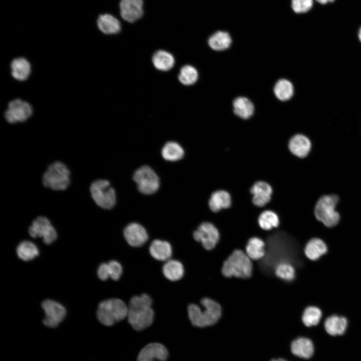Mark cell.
<instances>
[{"label": "cell", "instance_id": "1", "mask_svg": "<svg viewBox=\"0 0 361 361\" xmlns=\"http://www.w3.org/2000/svg\"><path fill=\"white\" fill-rule=\"evenodd\" d=\"M152 303L151 297L145 293L131 298L128 306L127 318L135 330H143L152 324L154 318Z\"/></svg>", "mask_w": 361, "mask_h": 361}, {"label": "cell", "instance_id": "2", "mask_svg": "<svg viewBox=\"0 0 361 361\" xmlns=\"http://www.w3.org/2000/svg\"><path fill=\"white\" fill-rule=\"evenodd\" d=\"M201 304L203 309L194 303L188 306V315L192 324L198 327H205L216 323L222 315L221 305L208 297L202 298Z\"/></svg>", "mask_w": 361, "mask_h": 361}, {"label": "cell", "instance_id": "3", "mask_svg": "<svg viewBox=\"0 0 361 361\" xmlns=\"http://www.w3.org/2000/svg\"><path fill=\"white\" fill-rule=\"evenodd\" d=\"M221 273L226 278H249L253 273V263L246 252L236 249L224 261Z\"/></svg>", "mask_w": 361, "mask_h": 361}, {"label": "cell", "instance_id": "4", "mask_svg": "<svg viewBox=\"0 0 361 361\" xmlns=\"http://www.w3.org/2000/svg\"><path fill=\"white\" fill-rule=\"evenodd\" d=\"M42 184L56 192L64 191L71 184V171L63 162L56 160L48 165L42 176Z\"/></svg>", "mask_w": 361, "mask_h": 361}, {"label": "cell", "instance_id": "5", "mask_svg": "<svg viewBox=\"0 0 361 361\" xmlns=\"http://www.w3.org/2000/svg\"><path fill=\"white\" fill-rule=\"evenodd\" d=\"M128 309V306L120 299H108L99 304L97 317L102 324L111 326L127 317Z\"/></svg>", "mask_w": 361, "mask_h": 361}, {"label": "cell", "instance_id": "6", "mask_svg": "<svg viewBox=\"0 0 361 361\" xmlns=\"http://www.w3.org/2000/svg\"><path fill=\"white\" fill-rule=\"evenodd\" d=\"M89 191L92 201L98 207L110 210L115 206L116 202L115 191L108 180L97 179L92 181Z\"/></svg>", "mask_w": 361, "mask_h": 361}, {"label": "cell", "instance_id": "7", "mask_svg": "<svg viewBox=\"0 0 361 361\" xmlns=\"http://www.w3.org/2000/svg\"><path fill=\"white\" fill-rule=\"evenodd\" d=\"M338 201V197L335 195L321 197L314 207V215L316 219L327 227L337 225L340 219L339 213L335 211Z\"/></svg>", "mask_w": 361, "mask_h": 361}, {"label": "cell", "instance_id": "8", "mask_svg": "<svg viewBox=\"0 0 361 361\" xmlns=\"http://www.w3.org/2000/svg\"><path fill=\"white\" fill-rule=\"evenodd\" d=\"M139 191L145 195L155 193L159 188V180L153 170L147 165L137 169L133 176Z\"/></svg>", "mask_w": 361, "mask_h": 361}, {"label": "cell", "instance_id": "9", "mask_svg": "<svg viewBox=\"0 0 361 361\" xmlns=\"http://www.w3.org/2000/svg\"><path fill=\"white\" fill-rule=\"evenodd\" d=\"M28 232L32 238H42L46 244H51L57 237L55 228L50 220L44 216H38L33 220Z\"/></svg>", "mask_w": 361, "mask_h": 361}, {"label": "cell", "instance_id": "10", "mask_svg": "<svg viewBox=\"0 0 361 361\" xmlns=\"http://www.w3.org/2000/svg\"><path fill=\"white\" fill-rule=\"evenodd\" d=\"M33 112L32 106L28 102L15 99L9 103L4 117L10 124L24 122L31 117Z\"/></svg>", "mask_w": 361, "mask_h": 361}, {"label": "cell", "instance_id": "11", "mask_svg": "<svg viewBox=\"0 0 361 361\" xmlns=\"http://www.w3.org/2000/svg\"><path fill=\"white\" fill-rule=\"evenodd\" d=\"M195 240L201 243L207 250L214 249L220 240V233L212 223L205 222L201 224L193 233Z\"/></svg>", "mask_w": 361, "mask_h": 361}, {"label": "cell", "instance_id": "12", "mask_svg": "<svg viewBox=\"0 0 361 361\" xmlns=\"http://www.w3.org/2000/svg\"><path fill=\"white\" fill-rule=\"evenodd\" d=\"M118 7L120 17L127 23L136 22L144 14L143 0H120Z\"/></svg>", "mask_w": 361, "mask_h": 361}, {"label": "cell", "instance_id": "13", "mask_svg": "<svg viewBox=\"0 0 361 361\" xmlns=\"http://www.w3.org/2000/svg\"><path fill=\"white\" fill-rule=\"evenodd\" d=\"M45 316L43 320L44 324L50 328L57 327L64 319L66 310L60 303L55 301L47 299L42 303Z\"/></svg>", "mask_w": 361, "mask_h": 361}, {"label": "cell", "instance_id": "14", "mask_svg": "<svg viewBox=\"0 0 361 361\" xmlns=\"http://www.w3.org/2000/svg\"><path fill=\"white\" fill-rule=\"evenodd\" d=\"M96 25L100 33L104 35H116L121 30V24L119 19L109 13L98 15L96 20Z\"/></svg>", "mask_w": 361, "mask_h": 361}, {"label": "cell", "instance_id": "15", "mask_svg": "<svg viewBox=\"0 0 361 361\" xmlns=\"http://www.w3.org/2000/svg\"><path fill=\"white\" fill-rule=\"evenodd\" d=\"M168 356V350L163 344L153 342L147 344L140 350L137 361H165Z\"/></svg>", "mask_w": 361, "mask_h": 361}, {"label": "cell", "instance_id": "16", "mask_svg": "<svg viewBox=\"0 0 361 361\" xmlns=\"http://www.w3.org/2000/svg\"><path fill=\"white\" fill-rule=\"evenodd\" d=\"M252 203L256 207H263L270 201L273 193L272 187L267 182L259 180L250 188Z\"/></svg>", "mask_w": 361, "mask_h": 361}, {"label": "cell", "instance_id": "17", "mask_svg": "<svg viewBox=\"0 0 361 361\" xmlns=\"http://www.w3.org/2000/svg\"><path fill=\"white\" fill-rule=\"evenodd\" d=\"M123 233L127 242L130 246L134 247L142 246L148 238L145 228L136 223L128 224L125 228Z\"/></svg>", "mask_w": 361, "mask_h": 361}, {"label": "cell", "instance_id": "18", "mask_svg": "<svg viewBox=\"0 0 361 361\" xmlns=\"http://www.w3.org/2000/svg\"><path fill=\"white\" fill-rule=\"evenodd\" d=\"M311 148V143L309 139L301 134L294 135L288 142V148L290 152L300 158L307 156Z\"/></svg>", "mask_w": 361, "mask_h": 361}, {"label": "cell", "instance_id": "19", "mask_svg": "<svg viewBox=\"0 0 361 361\" xmlns=\"http://www.w3.org/2000/svg\"><path fill=\"white\" fill-rule=\"evenodd\" d=\"M10 68L12 77L20 81L27 80L31 72V64L23 57L14 59L10 64Z\"/></svg>", "mask_w": 361, "mask_h": 361}, {"label": "cell", "instance_id": "20", "mask_svg": "<svg viewBox=\"0 0 361 361\" xmlns=\"http://www.w3.org/2000/svg\"><path fill=\"white\" fill-rule=\"evenodd\" d=\"M232 204L230 194L225 190H218L213 192L209 200V206L212 212L217 213L222 209H228Z\"/></svg>", "mask_w": 361, "mask_h": 361}, {"label": "cell", "instance_id": "21", "mask_svg": "<svg viewBox=\"0 0 361 361\" xmlns=\"http://www.w3.org/2000/svg\"><path fill=\"white\" fill-rule=\"evenodd\" d=\"M151 256L159 261H167L172 255V247L167 241L160 240L153 241L149 246Z\"/></svg>", "mask_w": 361, "mask_h": 361}, {"label": "cell", "instance_id": "22", "mask_svg": "<svg viewBox=\"0 0 361 361\" xmlns=\"http://www.w3.org/2000/svg\"><path fill=\"white\" fill-rule=\"evenodd\" d=\"M293 354L300 357L309 358L313 353L314 346L310 339L306 337H299L293 340L291 345Z\"/></svg>", "mask_w": 361, "mask_h": 361}, {"label": "cell", "instance_id": "23", "mask_svg": "<svg viewBox=\"0 0 361 361\" xmlns=\"http://www.w3.org/2000/svg\"><path fill=\"white\" fill-rule=\"evenodd\" d=\"M246 253L252 260H259L266 255L265 243L257 237L250 238L245 246Z\"/></svg>", "mask_w": 361, "mask_h": 361}, {"label": "cell", "instance_id": "24", "mask_svg": "<svg viewBox=\"0 0 361 361\" xmlns=\"http://www.w3.org/2000/svg\"><path fill=\"white\" fill-rule=\"evenodd\" d=\"M232 40L230 34L225 31H217L208 40L209 47L215 51H223L231 46Z\"/></svg>", "mask_w": 361, "mask_h": 361}, {"label": "cell", "instance_id": "25", "mask_svg": "<svg viewBox=\"0 0 361 361\" xmlns=\"http://www.w3.org/2000/svg\"><path fill=\"white\" fill-rule=\"evenodd\" d=\"M154 67L161 71H167L174 66L175 60L171 54L160 50L154 53L152 58Z\"/></svg>", "mask_w": 361, "mask_h": 361}, {"label": "cell", "instance_id": "26", "mask_svg": "<svg viewBox=\"0 0 361 361\" xmlns=\"http://www.w3.org/2000/svg\"><path fill=\"white\" fill-rule=\"evenodd\" d=\"M327 251L325 243L321 239L313 238L309 240L304 248L305 256L311 260H316Z\"/></svg>", "mask_w": 361, "mask_h": 361}, {"label": "cell", "instance_id": "27", "mask_svg": "<svg viewBox=\"0 0 361 361\" xmlns=\"http://www.w3.org/2000/svg\"><path fill=\"white\" fill-rule=\"evenodd\" d=\"M233 106L234 113L242 119H248L253 114L254 105L245 97H238L235 99Z\"/></svg>", "mask_w": 361, "mask_h": 361}, {"label": "cell", "instance_id": "28", "mask_svg": "<svg viewBox=\"0 0 361 361\" xmlns=\"http://www.w3.org/2000/svg\"><path fill=\"white\" fill-rule=\"evenodd\" d=\"M347 321L344 317L332 315L328 317L324 322L326 332L331 335H341L345 332Z\"/></svg>", "mask_w": 361, "mask_h": 361}, {"label": "cell", "instance_id": "29", "mask_svg": "<svg viewBox=\"0 0 361 361\" xmlns=\"http://www.w3.org/2000/svg\"><path fill=\"white\" fill-rule=\"evenodd\" d=\"M162 273L168 280L172 281L180 279L184 274V268L178 261L168 260L162 267Z\"/></svg>", "mask_w": 361, "mask_h": 361}, {"label": "cell", "instance_id": "30", "mask_svg": "<svg viewBox=\"0 0 361 361\" xmlns=\"http://www.w3.org/2000/svg\"><path fill=\"white\" fill-rule=\"evenodd\" d=\"M17 254L20 259L29 261L33 260L39 254L37 246L30 241L21 242L17 248Z\"/></svg>", "mask_w": 361, "mask_h": 361}, {"label": "cell", "instance_id": "31", "mask_svg": "<svg viewBox=\"0 0 361 361\" xmlns=\"http://www.w3.org/2000/svg\"><path fill=\"white\" fill-rule=\"evenodd\" d=\"M258 224L261 229L269 231L273 228H277L280 224V220L277 214L271 210H265L258 216Z\"/></svg>", "mask_w": 361, "mask_h": 361}, {"label": "cell", "instance_id": "32", "mask_svg": "<svg viewBox=\"0 0 361 361\" xmlns=\"http://www.w3.org/2000/svg\"><path fill=\"white\" fill-rule=\"evenodd\" d=\"M274 93L279 100L283 101L288 100L293 95V84L287 79H280L274 87Z\"/></svg>", "mask_w": 361, "mask_h": 361}, {"label": "cell", "instance_id": "33", "mask_svg": "<svg viewBox=\"0 0 361 361\" xmlns=\"http://www.w3.org/2000/svg\"><path fill=\"white\" fill-rule=\"evenodd\" d=\"M161 154L163 158L166 160L177 161L183 157L184 150L177 143L169 141L163 147Z\"/></svg>", "mask_w": 361, "mask_h": 361}, {"label": "cell", "instance_id": "34", "mask_svg": "<svg viewBox=\"0 0 361 361\" xmlns=\"http://www.w3.org/2000/svg\"><path fill=\"white\" fill-rule=\"evenodd\" d=\"M274 271L276 276L283 281H291L295 277V268L293 265L287 261L278 263Z\"/></svg>", "mask_w": 361, "mask_h": 361}, {"label": "cell", "instance_id": "35", "mask_svg": "<svg viewBox=\"0 0 361 361\" xmlns=\"http://www.w3.org/2000/svg\"><path fill=\"white\" fill-rule=\"evenodd\" d=\"M198 77L197 69L193 66L186 65L181 68L178 78L182 84L189 86L195 84Z\"/></svg>", "mask_w": 361, "mask_h": 361}, {"label": "cell", "instance_id": "36", "mask_svg": "<svg viewBox=\"0 0 361 361\" xmlns=\"http://www.w3.org/2000/svg\"><path fill=\"white\" fill-rule=\"evenodd\" d=\"M322 313L319 308L315 306H308L304 310L302 320L307 327L317 325L320 321Z\"/></svg>", "mask_w": 361, "mask_h": 361}, {"label": "cell", "instance_id": "37", "mask_svg": "<svg viewBox=\"0 0 361 361\" xmlns=\"http://www.w3.org/2000/svg\"><path fill=\"white\" fill-rule=\"evenodd\" d=\"M313 6V0H291L290 7L297 14L308 12Z\"/></svg>", "mask_w": 361, "mask_h": 361}, {"label": "cell", "instance_id": "38", "mask_svg": "<svg viewBox=\"0 0 361 361\" xmlns=\"http://www.w3.org/2000/svg\"><path fill=\"white\" fill-rule=\"evenodd\" d=\"M107 264L110 277L115 281L118 280L122 273V268L121 264L115 260H111Z\"/></svg>", "mask_w": 361, "mask_h": 361}, {"label": "cell", "instance_id": "39", "mask_svg": "<svg viewBox=\"0 0 361 361\" xmlns=\"http://www.w3.org/2000/svg\"><path fill=\"white\" fill-rule=\"evenodd\" d=\"M97 275L101 280H106L110 277L108 266L107 263L101 264L97 270Z\"/></svg>", "mask_w": 361, "mask_h": 361}, {"label": "cell", "instance_id": "40", "mask_svg": "<svg viewBox=\"0 0 361 361\" xmlns=\"http://www.w3.org/2000/svg\"><path fill=\"white\" fill-rule=\"evenodd\" d=\"M316 1L319 4L324 5L326 4L327 3H332L334 1V0H316Z\"/></svg>", "mask_w": 361, "mask_h": 361}, {"label": "cell", "instance_id": "41", "mask_svg": "<svg viewBox=\"0 0 361 361\" xmlns=\"http://www.w3.org/2000/svg\"><path fill=\"white\" fill-rule=\"evenodd\" d=\"M358 37L360 42H361V27L358 31Z\"/></svg>", "mask_w": 361, "mask_h": 361}, {"label": "cell", "instance_id": "42", "mask_svg": "<svg viewBox=\"0 0 361 361\" xmlns=\"http://www.w3.org/2000/svg\"><path fill=\"white\" fill-rule=\"evenodd\" d=\"M271 361H287V360L284 359H283V358H278V359H273Z\"/></svg>", "mask_w": 361, "mask_h": 361}]
</instances>
